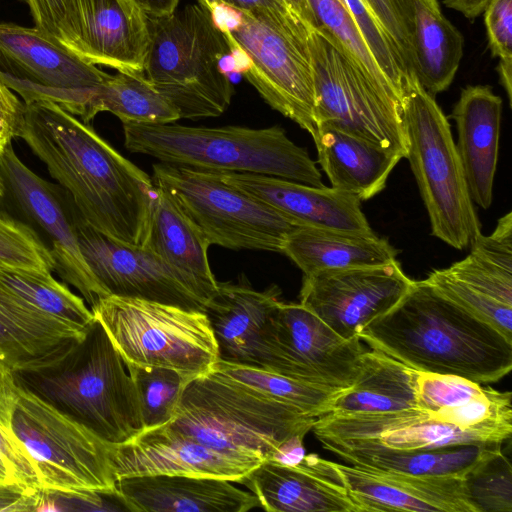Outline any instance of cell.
<instances>
[{"label":"cell","mask_w":512,"mask_h":512,"mask_svg":"<svg viewBox=\"0 0 512 512\" xmlns=\"http://www.w3.org/2000/svg\"><path fill=\"white\" fill-rule=\"evenodd\" d=\"M78 239L82 255L106 297L141 299L204 312L206 302L147 249L105 236L81 216Z\"/></svg>","instance_id":"cell-17"},{"label":"cell","mask_w":512,"mask_h":512,"mask_svg":"<svg viewBox=\"0 0 512 512\" xmlns=\"http://www.w3.org/2000/svg\"><path fill=\"white\" fill-rule=\"evenodd\" d=\"M441 270L462 287L512 306V212L498 220L490 235L481 233L464 259Z\"/></svg>","instance_id":"cell-33"},{"label":"cell","mask_w":512,"mask_h":512,"mask_svg":"<svg viewBox=\"0 0 512 512\" xmlns=\"http://www.w3.org/2000/svg\"><path fill=\"white\" fill-rule=\"evenodd\" d=\"M358 512H476L460 476H413L335 463Z\"/></svg>","instance_id":"cell-23"},{"label":"cell","mask_w":512,"mask_h":512,"mask_svg":"<svg viewBox=\"0 0 512 512\" xmlns=\"http://www.w3.org/2000/svg\"><path fill=\"white\" fill-rule=\"evenodd\" d=\"M212 371L294 406L316 418L330 413L334 399L343 391L316 386L262 369L222 361H217Z\"/></svg>","instance_id":"cell-37"},{"label":"cell","mask_w":512,"mask_h":512,"mask_svg":"<svg viewBox=\"0 0 512 512\" xmlns=\"http://www.w3.org/2000/svg\"><path fill=\"white\" fill-rule=\"evenodd\" d=\"M237 483L269 512H358L334 462L308 454L297 464L259 463Z\"/></svg>","instance_id":"cell-22"},{"label":"cell","mask_w":512,"mask_h":512,"mask_svg":"<svg viewBox=\"0 0 512 512\" xmlns=\"http://www.w3.org/2000/svg\"><path fill=\"white\" fill-rule=\"evenodd\" d=\"M464 483L476 512H512V468L501 446L490 448Z\"/></svg>","instance_id":"cell-40"},{"label":"cell","mask_w":512,"mask_h":512,"mask_svg":"<svg viewBox=\"0 0 512 512\" xmlns=\"http://www.w3.org/2000/svg\"><path fill=\"white\" fill-rule=\"evenodd\" d=\"M110 451L117 479L168 474L237 482L262 462L212 449L170 423L145 429L124 443L111 445Z\"/></svg>","instance_id":"cell-21"},{"label":"cell","mask_w":512,"mask_h":512,"mask_svg":"<svg viewBox=\"0 0 512 512\" xmlns=\"http://www.w3.org/2000/svg\"><path fill=\"white\" fill-rule=\"evenodd\" d=\"M309 32L318 29L308 0H278Z\"/></svg>","instance_id":"cell-52"},{"label":"cell","mask_w":512,"mask_h":512,"mask_svg":"<svg viewBox=\"0 0 512 512\" xmlns=\"http://www.w3.org/2000/svg\"><path fill=\"white\" fill-rule=\"evenodd\" d=\"M318 162L331 187L360 201L376 196L403 158L364 138L329 126L318 125L313 138Z\"/></svg>","instance_id":"cell-29"},{"label":"cell","mask_w":512,"mask_h":512,"mask_svg":"<svg viewBox=\"0 0 512 512\" xmlns=\"http://www.w3.org/2000/svg\"><path fill=\"white\" fill-rule=\"evenodd\" d=\"M109 76L36 27L0 24V82L23 102L47 100L63 90L94 88Z\"/></svg>","instance_id":"cell-16"},{"label":"cell","mask_w":512,"mask_h":512,"mask_svg":"<svg viewBox=\"0 0 512 512\" xmlns=\"http://www.w3.org/2000/svg\"><path fill=\"white\" fill-rule=\"evenodd\" d=\"M31 10L35 27L60 39L70 0H26Z\"/></svg>","instance_id":"cell-48"},{"label":"cell","mask_w":512,"mask_h":512,"mask_svg":"<svg viewBox=\"0 0 512 512\" xmlns=\"http://www.w3.org/2000/svg\"><path fill=\"white\" fill-rule=\"evenodd\" d=\"M0 457L15 482L41 489L37 468L24 447L0 424Z\"/></svg>","instance_id":"cell-47"},{"label":"cell","mask_w":512,"mask_h":512,"mask_svg":"<svg viewBox=\"0 0 512 512\" xmlns=\"http://www.w3.org/2000/svg\"><path fill=\"white\" fill-rule=\"evenodd\" d=\"M12 375L17 384L109 445L144 430L134 380L95 317L81 338Z\"/></svg>","instance_id":"cell-3"},{"label":"cell","mask_w":512,"mask_h":512,"mask_svg":"<svg viewBox=\"0 0 512 512\" xmlns=\"http://www.w3.org/2000/svg\"><path fill=\"white\" fill-rule=\"evenodd\" d=\"M402 119L407 156L426 207L431 233L465 249L482 233L447 117L414 71L403 78Z\"/></svg>","instance_id":"cell-8"},{"label":"cell","mask_w":512,"mask_h":512,"mask_svg":"<svg viewBox=\"0 0 512 512\" xmlns=\"http://www.w3.org/2000/svg\"><path fill=\"white\" fill-rule=\"evenodd\" d=\"M275 326L286 377L334 390L353 385L365 351L358 337H341L300 303L281 301Z\"/></svg>","instance_id":"cell-18"},{"label":"cell","mask_w":512,"mask_h":512,"mask_svg":"<svg viewBox=\"0 0 512 512\" xmlns=\"http://www.w3.org/2000/svg\"><path fill=\"white\" fill-rule=\"evenodd\" d=\"M416 375V370L381 351L365 350L355 382L337 395L330 413L376 414L417 408Z\"/></svg>","instance_id":"cell-31"},{"label":"cell","mask_w":512,"mask_h":512,"mask_svg":"<svg viewBox=\"0 0 512 512\" xmlns=\"http://www.w3.org/2000/svg\"><path fill=\"white\" fill-rule=\"evenodd\" d=\"M5 146L0 142V153L4 150Z\"/></svg>","instance_id":"cell-56"},{"label":"cell","mask_w":512,"mask_h":512,"mask_svg":"<svg viewBox=\"0 0 512 512\" xmlns=\"http://www.w3.org/2000/svg\"><path fill=\"white\" fill-rule=\"evenodd\" d=\"M147 15H166L174 12L180 0H134Z\"/></svg>","instance_id":"cell-54"},{"label":"cell","mask_w":512,"mask_h":512,"mask_svg":"<svg viewBox=\"0 0 512 512\" xmlns=\"http://www.w3.org/2000/svg\"><path fill=\"white\" fill-rule=\"evenodd\" d=\"M485 389L481 384L460 376L417 371V408L434 415L470 401Z\"/></svg>","instance_id":"cell-43"},{"label":"cell","mask_w":512,"mask_h":512,"mask_svg":"<svg viewBox=\"0 0 512 512\" xmlns=\"http://www.w3.org/2000/svg\"><path fill=\"white\" fill-rule=\"evenodd\" d=\"M100 112H110L123 124H165L181 119L175 106L158 92L143 73L118 72L98 86L91 98L85 123Z\"/></svg>","instance_id":"cell-35"},{"label":"cell","mask_w":512,"mask_h":512,"mask_svg":"<svg viewBox=\"0 0 512 512\" xmlns=\"http://www.w3.org/2000/svg\"><path fill=\"white\" fill-rule=\"evenodd\" d=\"M280 294L276 285L255 290L245 276L237 283L218 282L204 310L216 340L218 361L285 376L275 326Z\"/></svg>","instance_id":"cell-15"},{"label":"cell","mask_w":512,"mask_h":512,"mask_svg":"<svg viewBox=\"0 0 512 512\" xmlns=\"http://www.w3.org/2000/svg\"><path fill=\"white\" fill-rule=\"evenodd\" d=\"M0 267L54 271L50 250L37 231L0 210Z\"/></svg>","instance_id":"cell-41"},{"label":"cell","mask_w":512,"mask_h":512,"mask_svg":"<svg viewBox=\"0 0 512 512\" xmlns=\"http://www.w3.org/2000/svg\"><path fill=\"white\" fill-rule=\"evenodd\" d=\"M143 75L178 110L180 118L218 117L234 88L223 62L233 46L214 15L189 4L166 15H147Z\"/></svg>","instance_id":"cell-5"},{"label":"cell","mask_w":512,"mask_h":512,"mask_svg":"<svg viewBox=\"0 0 512 512\" xmlns=\"http://www.w3.org/2000/svg\"><path fill=\"white\" fill-rule=\"evenodd\" d=\"M210 244L173 200L156 188L143 248L158 257L194 294L207 302L218 281L208 261Z\"/></svg>","instance_id":"cell-27"},{"label":"cell","mask_w":512,"mask_h":512,"mask_svg":"<svg viewBox=\"0 0 512 512\" xmlns=\"http://www.w3.org/2000/svg\"><path fill=\"white\" fill-rule=\"evenodd\" d=\"M0 283L38 309L63 320L84 327L94 320L85 300L52 273L0 267Z\"/></svg>","instance_id":"cell-38"},{"label":"cell","mask_w":512,"mask_h":512,"mask_svg":"<svg viewBox=\"0 0 512 512\" xmlns=\"http://www.w3.org/2000/svg\"><path fill=\"white\" fill-rule=\"evenodd\" d=\"M0 424L33 460L42 490H117L111 445L17 384L9 368L0 375Z\"/></svg>","instance_id":"cell-7"},{"label":"cell","mask_w":512,"mask_h":512,"mask_svg":"<svg viewBox=\"0 0 512 512\" xmlns=\"http://www.w3.org/2000/svg\"><path fill=\"white\" fill-rule=\"evenodd\" d=\"M490 0H444V5L460 12L468 19L477 18L485 10Z\"/></svg>","instance_id":"cell-53"},{"label":"cell","mask_w":512,"mask_h":512,"mask_svg":"<svg viewBox=\"0 0 512 512\" xmlns=\"http://www.w3.org/2000/svg\"><path fill=\"white\" fill-rule=\"evenodd\" d=\"M282 253L303 275H311L324 270L387 264L396 260L398 250L375 233L300 226L288 235Z\"/></svg>","instance_id":"cell-30"},{"label":"cell","mask_w":512,"mask_h":512,"mask_svg":"<svg viewBox=\"0 0 512 512\" xmlns=\"http://www.w3.org/2000/svg\"><path fill=\"white\" fill-rule=\"evenodd\" d=\"M216 19L233 46L235 70L242 73L265 102L291 119L312 138L314 81L306 45L308 31L294 20L264 11H239L221 5Z\"/></svg>","instance_id":"cell-9"},{"label":"cell","mask_w":512,"mask_h":512,"mask_svg":"<svg viewBox=\"0 0 512 512\" xmlns=\"http://www.w3.org/2000/svg\"><path fill=\"white\" fill-rule=\"evenodd\" d=\"M306 45L314 81V118L406 158L402 105L381 93L321 29Z\"/></svg>","instance_id":"cell-12"},{"label":"cell","mask_w":512,"mask_h":512,"mask_svg":"<svg viewBox=\"0 0 512 512\" xmlns=\"http://www.w3.org/2000/svg\"><path fill=\"white\" fill-rule=\"evenodd\" d=\"M312 430L329 451L344 447L416 450L456 444L502 445L487 435L440 422L418 408L376 414L328 413L316 419Z\"/></svg>","instance_id":"cell-20"},{"label":"cell","mask_w":512,"mask_h":512,"mask_svg":"<svg viewBox=\"0 0 512 512\" xmlns=\"http://www.w3.org/2000/svg\"><path fill=\"white\" fill-rule=\"evenodd\" d=\"M318 29L326 32L352 64L385 96L402 105V92L376 61L363 33L339 0H308Z\"/></svg>","instance_id":"cell-36"},{"label":"cell","mask_w":512,"mask_h":512,"mask_svg":"<svg viewBox=\"0 0 512 512\" xmlns=\"http://www.w3.org/2000/svg\"><path fill=\"white\" fill-rule=\"evenodd\" d=\"M16 137L44 163L88 225L144 247L156 192L151 176L51 101L23 102Z\"/></svg>","instance_id":"cell-1"},{"label":"cell","mask_w":512,"mask_h":512,"mask_svg":"<svg viewBox=\"0 0 512 512\" xmlns=\"http://www.w3.org/2000/svg\"><path fill=\"white\" fill-rule=\"evenodd\" d=\"M36 489L19 483H0V512H16L22 499Z\"/></svg>","instance_id":"cell-51"},{"label":"cell","mask_w":512,"mask_h":512,"mask_svg":"<svg viewBox=\"0 0 512 512\" xmlns=\"http://www.w3.org/2000/svg\"><path fill=\"white\" fill-rule=\"evenodd\" d=\"M390 39L406 71H414L412 24L402 0H364Z\"/></svg>","instance_id":"cell-45"},{"label":"cell","mask_w":512,"mask_h":512,"mask_svg":"<svg viewBox=\"0 0 512 512\" xmlns=\"http://www.w3.org/2000/svg\"><path fill=\"white\" fill-rule=\"evenodd\" d=\"M86 329L38 309L0 283V364L11 371L53 356Z\"/></svg>","instance_id":"cell-28"},{"label":"cell","mask_w":512,"mask_h":512,"mask_svg":"<svg viewBox=\"0 0 512 512\" xmlns=\"http://www.w3.org/2000/svg\"><path fill=\"white\" fill-rule=\"evenodd\" d=\"M23 101L0 82V142L6 146L16 137Z\"/></svg>","instance_id":"cell-49"},{"label":"cell","mask_w":512,"mask_h":512,"mask_svg":"<svg viewBox=\"0 0 512 512\" xmlns=\"http://www.w3.org/2000/svg\"><path fill=\"white\" fill-rule=\"evenodd\" d=\"M152 170L155 187L173 200L210 245L282 253L288 235L301 226L215 172L162 162Z\"/></svg>","instance_id":"cell-11"},{"label":"cell","mask_w":512,"mask_h":512,"mask_svg":"<svg viewBox=\"0 0 512 512\" xmlns=\"http://www.w3.org/2000/svg\"><path fill=\"white\" fill-rule=\"evenodd\" d=\"M130 512H247L260 507L250 491L215 477L139 475L117 479Z\"/></svg>","instance_id":"cell-25"},{"label":"cell","mask_w":512,"mask_h":512,"mask_svg":"<svg viewBox=\"0 0 512 512\" xmlns=\"http://www.w3.org/2000/svg\"><path fill=\"white\" fill-rule=\"evenodd\" d=\"M90 309L126 366L168 368L190 380L209 373L218 361L204 312L117 296L104 297Z\"/></svg>","instance_id":"cell-10"},{"label":"cell","mask_w":512,"mask_h":512,"mask_svg":"<svg viewBox=\"0 0 512 512\" xmlns=\"http://www.w3.org/2000/svg\"><path fill=\"white\" fill-rule=\"evenodd\" d=\"M0 177L5 194L48 240L54 271L81 294L90 308L106 297L80 250V215L66 191L29 169L12 143L0 153Z\"/></svg>","instance_id":"cell-13"},{"label":"cell","mask_w":512,"mask_h":512,"mask_svg":"<svg viewBox=\"0 0 512 512\" xmlns=\"http://www.w3.org/2000/svg\"><path fill=\"white\" fill-rule=\"evenodd\" d=\"M217 175L224 182L290 217L301 226L374 233L362 212L361 201L338 189L313 187L264 174Z\"/></svg>","instance_id":"cell-24"},{"label":"cell","mask_w":512,"mask_h":512,"mask_svg":"<svg viewBox=\"0 0 512 512\" xmlns=\"http://www.w3.org/2000/svg\"><path fill=\"white\" fill-rule=\"evenodd\" d=\"M357 336L371 349L419 372L489 384L512 368V340L440 295L425 280L413 281L393 308Z\"/></svg>","instance_id":"cell-2"},{"label":"cell","mask_w":512,"mask_h":512,"mask_svg":"<svg viewBox=\"0 0 512 512\" xmlns=\"http://www.w3.org/2000/svg\"><path fill=\"white\" fill-rule=\"evenodd\" d=\"M197 3L202 5L212 14L214 13L216 7L220 5L219 0H197Z\"/></svg>","instance_id":"cell-55"},{"label":"cell","mask_w":512,"mask_h":512,"mask_svg":"<svg viewBox=\"0 0 512 512\" xmlns=\"http://www.w3.org/2000/svg\"><path fill=\"white\" fill-rule=\"evenodd\" d=\"M424 280L459 308L512 340V306L482 297L462 287L447 277L441 269L433 270Z\"/></svg>","instance_id":"cell-42"},{"label":"cell","mask_w":512,"mask_h":512,"mask_svg":"<svg viewBox=\"0 0 512 512\" xmlns=\"http://www.w3.org/2000/svg\"><path fill=\"white\" fill-rule=\"evenodd\" d=\"M316 419L211 370L185 384L169 423L212 449L264 461Z\"/></svg>","instance_id":"cell-6"},{"label":"cell","mask_w":512,"mask_h":512,"mask_svg":"<svg viewBox=\"0 0 512 512\" xmlns=\"http://www.w3.org/2000/svg\"><path fill=\"white\" fill-rule=\"evenodd\" d=\"M414 72L431 95L452 83L463 57L464 39L443 13L429 12L413 21Z\"/></svg>","instance_id":"cell-34"},{"label":"cell","mask_w":512,"mask_h":512,"mask_svg":"<svg viewBox=\"0 0 512 512\" xmlns=\"http://www.w3.org/2000/svg\"><path fill=\"white\" fill-rule=\"evenodd\" d=\"M483 13L489 48L499 59L497 70H511L512 0H490Z\"/></svg>","instance_id":"cell-46"},{"label":"cell","mask_w":512,"mask_h":512,"mask_svg":"<svg viewBox=\"0 0 512 512\" xmlns=\"http://www.w3.org/2000/svg\"><path fill=\"white\" fill-rule=\"evenodd\" d=\"M127 368L137 389L144 430L169 423L189 380L168 368L134 365Z\"/></svg>","instance_id":"cell-39"},{"label":"cell","mask_w":512,"mask_h":512,"mask_svg":"<svg viewBox=\"0 0 512 512\" xmlns=\"http://www.w3.org/2000/svg\"><path fill=\"white\" fill-rule=\"evenodd\" d=\"M219 2L221 5L235 10L247 12L264 11L301 24L278 0H219Z\"/></svg>","instance_id":"cell-50"},{"label":"cell","mask_w":512,"mask_h":512,"mask_svg":"<svg viewBox=\"0 0 512 512\" xmlns=\"http://www.w3.org/2000/svg\"><path fill=\"white\" fill-rule=\"evenodd\" d=\"M59 41L86 62L140 74L147 14L134 0H70Z\"/></svg>","instance_id":"cell-19"},{"label":"cell","mask_w":512,"mask_h":512,"mask_svg":"<svg viewBox=\"0 0 512 512\" xmlns=\"http://www.w3.org/2000/svg\"><path fill=\"white\" fill-rule=\"evenodd\" d=\"M124 145L159 162L216 173H255L324 187L307 150L279 125L190 127L174 123L123 124Z\"/></svg>","instance_id":"cell-4"},{"label":"cell","mask_w":512,"mask_h":512,"mask_svg":"<svg viewBox=\"0 0 512 512\" xmlns=\"http://www.w3.org/2000/svg\"><path fill=\"white\" fill-rule=\"evenodd\" d=\"M496 446L501 445L456 444L416 450L344 447L330 452L363 469L413 476L464 477L490 448Z\"/></svg>","instance_id":"cell-32"},{"label":"cell","mask_w":512,"mask_h":512,"mask_svg":"<svg viewBox=\"0 0 512 512\" xmlns=\"http://www.w3.org/2000/svg\"><path fill=\"white\" fill-rule=\"evenodd\" d=\"M366 38L381 69L403 93V78L407 73L390 39L364 0H339Z\"/></svg>","instance_id":"cell-44"},{"label":"cell","mask_w":512,"mask_h":512,"mask_svg":"<svg viewBox=\"0 0 512 512\" xmlns=\"http://www.w3.org/2000/svg\"><path fill=\"white\" fill-rule=\"evenodd\" d=\"M393 262L303 275L300 304L345 339L388 312L413 284Z\"/></svg>","instance_id":"cell-14"},{"label":"cell","mask_w":512,"mask_h":512,"mask_svg":"<svg viewBox=\"0 0 512 512\" xmlns=\"http://www.w3.org/2000/svg\"><path fill=\"white\" fill-rule=\"evenodd\" d=\"M502 99L488 85H468L451 113L457 153L473 203L488 209L498 162Z\"/></svg>","instance_id":"cell-26"}]
</instances>
